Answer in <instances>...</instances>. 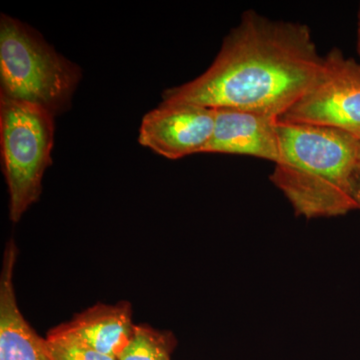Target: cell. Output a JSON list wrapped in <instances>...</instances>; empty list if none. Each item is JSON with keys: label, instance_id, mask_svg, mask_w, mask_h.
Listing matches in <instances>:
<instances>
[{"label": "cell", "instance_id": "cell-5", "mask_svg": "<svg viewBox=\"0 0 360 360\" xmlns=\"http://www.w3.org/2000/svg\"><path fill=\"white\" fill-rule=\"evenodd\" d=\"M279 122L319 125L360 136V63L338 49L324 56L316 82Z\"/></svg>", "mask_w": 360, "mask_h": 360}, {"label": "cell", "instance_id": "cell-8", "mask_svg": "<svg viewBox=\"0 0 360 360\" xmlns=\"http://www.w3.org/2000/svg\"><path fill=\"white\" fill-rule=\"evenodd\" d=\"M18 248L7 243L0 274V360H53L46 338H40L18 309L13 286Z\"/></svg>", "mask_w": 360, "mask_h": 360}, {"label": "cell", "instance_id": "cell-1", "mask_svg": "<svg viewBox=\"0 0 360 360\" xmlns=\"http://www.w3.org/2000/svg\"><path fill=\"white\" fill-rule=\"evenodd\" d=\"M323 61L309 26L245 11L212 65L191 82L165 90L161 103L279 118L314 86Z\"/></svg>", "mask_w": 360, "mask_h": 360}, {"label": "cell", "instance_id": "cell-9", "mask_svg": "<svg viewBox=\"0 0 360 360\" xmlns=\"http://www.w3.org/2000/svg\"><path fill=\"white\" fill-rule=\"evenodd\" d=\"M134 326L131 304L122 302L115 305L99 303L53 330L117 359L129 345Z\"/></svg>", "mask_w": 360, "mask_h": 360}, {"label": "cell", "instance_id": "cell-3", "mask_svg": "<svg viewBox=\"0 0 360 360\" xmlns=\"http://www.w3.org/2000/svg\"><path fill=\"white\" fill-rule=\"evenodd\" d=\"M82 75L79 66L37 30L1 14L0 96L37 104L58 116L70 108Z\"/></svg>", "mask_w": 360, "mask_h": 360}, {"label": "cell", "instance_id": "cell-2", "mask_svg": "<svg viewBox=\"0 0 360 360\" xmlns=\"http://www.w3.org/2000/svg\"><path fill=\"white\" fill-rule=\"evenodd\" d=\"M281 160L270 180L305 219L356 210L352 184L360 168V136L319 125H277Z\"/></svg>", "mask_w": 360, "mask_h": 360}, {"label": "cell", "instance_id": "cell-10", "mask_svg": "<svg viewBox=\"0 0 360 360\" xmlns=\"http://www.w3.org/2000/svg\"><path fill=\"white\" fill-rule=\"evenodd\" d=\"M176 340L174 335L149 326H135L129 345L117 360H172Z\"/></svg>", "mask_w": 360, "mask_h": 360}, {"label": "cell", "instance_id": "cell-11", "mask_svg": "<svg viewBox=\"0 0 360 360\" xmlns=\"http://www.w3.org/2000/svg\"><path fill=\"white\" fill-rule=\"evenodd\" d=\"M46 341L53 360H117L53 329L47 335Z\"/></svg>", "mask_w": 360, "mask_h": 360}, {"label": "cell", "instance_id": "cell-12", "mask_svg": "<svg viewBox=\"0 0 360 360\" xmlns=\"http://www.w3.org/2000/svg\"><path fill=\"white\" fill-rule=\"evenodd\" d=\"M352 200H354L356 210H360V168L355 174L354 184H352Z\"/></svg>", "mask_w": 360, "mask_h": 360}, {"label": "cell", "instance_id": "cell-13", "mask_svg": "<svg viewBox=\"0 0 360 360\" xmlns=\"http://www.w3.org/2000/svg\"><path fill=\"white\" fill-rule=\"evenodd\" d=\"M357 32H360V6L359 13H357Z\"/></svg>", "mask_w": 360, "mask_h": 360}, {"label": "cell", "instance_id": "cell-7", "mask_svg": "<svg viewBox=\"0 0 360 360\" xmlns=\"http://www.w3.org/2000/svg\"><path fill=\"white\" fill-rule=\"evenodd\" d=\"M212 139L203 153H226L281 160L278 117L255 111L219 108Z\"/></svg>", "mask_w": 360, "mask_h": 360}, {"label": "cell", "instance_id": "cell-4", "mask_svg": "<svg viewBox=\"0 0 360 360\" xmlns=\"http://www.w3.org/2000/svg\"><path fill=\"white\" fill-rule=\"evenodd\" d=\"M56 116L37 104L0 96V148L11 221L39 200L52 165Z\"/></svg>", "mask_w": 360, "mask_h": 360}, {"label": "cell", "instance_id": "cell-6", "mask_svg": "<svg viewBox=\"0 0 360 360\" xmlns=\"http://www.w3.org/2000/svg\"><path fill=\"white\" fill-rule=\"evenodd\" d=\"M214 125L212 108L160 103L142 118L139 141L163 158L179 160L205 153Z\"/></svg>", "mask_w": 360, "mask_h": 360}, {"label": "cell", "instance_id": "cell-14", "mask_svg": "<svg viewBox=\"0 0 360 360\" xmlns=\"http://www.w3.org/2000/svg\"><path fill=\"white\" fill-rule=\"evenodd\" d=\"M357 51L360 56V32H357Z\"/></svg>", "mask_w": 360, "mask_h": 360}]
</instances>
